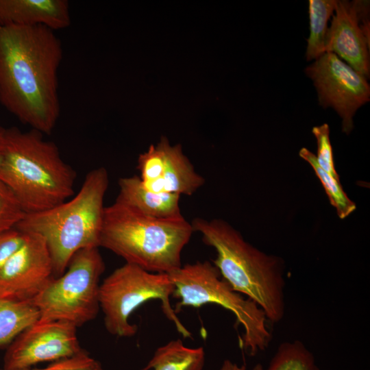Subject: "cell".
Returning <instances> with one entry per match:
<instances>
[{
	"label": "cell",
	"mask_w": 370,
	"mask_h": 370,
	"mask_svg": "<svg viewBox=\"0 0 370 370\" xmlns=\"http://www.w3.org/2000/svg\"><path fill=\"white\" fill-rule=\"evenodd\" d=\"M173 291L169 274L149 272L125 262L100 284L99 307L104 315L106 330L118 337L134 336L138 328L129 320L132 314L144 303L158 299L163 313L177 332L185 338L191 337L171 304Z\"/></svg>",
	"instance_id": "obj_7"
},
{
	"label": "cell",
	"mask_w": 370,
	"mask_h": 370,
	"mask_svg": "<svg viewBox=\"0 0 370 370\" xmlns=\"http://www.w3.org/2000/svg\"><path fill=\"white\" fill-rule=\"evenodd\" d=\"M0 370H5L1 369ZM17 370H103L101 363L82 349L77 354L53 362L41 369L27 368Z\"/></svg>",
	"instance_id": "obj_23"
},
{
	"label": "cell",
	"mask_w": 370,
	"mask_h": 370,
	"mask_svg": "<svg viewBox=\"0 0 370 370\" xmlns=\"http://www.w3.org/2000/svg\"><path fill=\"white\" fill-rule=\"evenodd\" d=\"M204 362L202 347H188L175 339L159 347L142 370H202Z\"/></svg>",
	"instance_id": "obj_16"
},
{
	"label": "cell",
	"mask_w": 370,
	"mask_h": 370,
	"mask_svg": "<svg viewBox=\"0 0 370 370\" xmlns=\"http://www.w3.org/2000/svg\"><path fill=\"white\" fill-rule=\"evenodd\" d=\"M109 185L104 167L89 171L75 196L51 208L25 214L15 229L36 234L45 241L51 254L54 278L66 270L72 256L79 250L99 247Z\"/></svg>",
	"instance_id": "obj_4"
},
{
	"label": "cell",
	"mask_w": 370,
	"mask_h": 370,
	"mask_svg": "<svg viewBox=\"0 0 370 370\" xmlns=\"http://www.w3.org/2000/svg\"><path fill=\"white\" fill-rule=\"evenodd\" d=\"M77 328L64 321L38 319L9 344L2 369L31 368L77 354L83 349L77 336Z\"/></svg>",
	"instance_id": "obj_10"
},
{
	"label": "cell",
	"mask_w": 370,
	"mask_h": 370,
	"mask_svg": "<svg viewBox=\"0 0 370 370\" xmlns=\"http://www.w3.org/2000/svg\"><path fill=\"white\" fill-rule=\"evenodd\" d=\"M317 88L320 106L332 108L342 119V130L353 129V116L370 99L367 78L332 52H326L306 69Z\"/></svg>",
	"instance_id": "obj_9"
},
{
	"label": "cell",
	"mask_w": 370,
	"mask_h": 370,
	"mask_svg": "<svg viewBox=\"0 0 370 370\" xmlns=\"http://www.w3.org/2000/svg\"><path fill=\"white\" fill-rule=\"evenodd\" d=\"M220 370H247L245 365H239L233 362L230 360H225L220 368Z\"/></svg>",
	"instance_id": "obj_25"
},
{
	"label": "cell",
	"mask_w": 370,
	"mask_h": 370,
	"mask_svg": "<svg viewBox=\"0 0 370 370\" xmlns=\"http://www.w3.org/2000/svg\"><path fill=\"white\" fill-rule=\"evenodd\" d=\"M204 182V178L196 172L192 163L183 153L182 146L171 145L166 137L164 162L160 178L147 184L141 182L145 188L153 193L180 196L193 195Z\"/></svg>",
	"instance_id": "obj_14"
},
{
	"label": "cell",
	"mask_w": 370,
	"mask_h": 370,
	"mask_svg": "<svg viewBox=\"0 0 370 370\" xmlns=\"http://www.w3.org/2000/svg\"><path fill=\"white\" fill-rule=\"evenodd\" d=\"M25 214L13 192L0 180V232L14 229Z\"/></svg>",
	"instance_id": "obj_21"
},
{
	"label": "cell",
	"mask_w": 370,
	"mask_h": 370,
	"mask_svg": "<svg viewBox=\"0 0 370 370\" xmlns=\"http://www.w3.org/2000/svg\"><path fill=\"white\" fill-rule=\"evenodd\" d=\"M299 156L308 162L320 180L330 204L336 208L340 219H345L356 210V204L344 192L340 181L336 180L323 171L317 164L316 156L304 147L299 151Z\"/></svg>",
	"instance_id": "obj_20"
},
{
	"label": "cell",
	"mask_w": 370,
	"mask_h": 370,
	"mask_svg": "<svg viewBox=\"0 0 370 370\" xmlns=\"http://www.w3.org/2000/svg\"><path fill=\"white\" fill-rule=\"evenodd\" d=\"M5 128L0 127V162L2 158L3 143Z\"/></svg>",
	"instance_id": "obj_26"
},
{
	"label": "cell",
	"mask_w": 370,
	"mask_h": 370,
	"mask_svg": "<svg viewBox=\"0 0 370 370\" xmlns=\"http://www.w3.org/2000/svg\"><path fill=\"white\" fill-rule=\"evenodd\" d=\"M369 1H337L327 35L325 51L369 77Z\"/></svg>",
	"instance_id": "obj_12"
},
{
	"label": "cell",
	"mask_w": 370,
	"mask_h": 370,
	"mask_svg": "<svg viewBox=\"0 0 370 370\" xmlns=\"http://www.w3.org/2000/svg\"><path fill=\"white\" fill-rule=\"evenodd\" d=\"M31 129L5 128L0 180L13 192L26 214L42 211L73 194L76 173L57 145Z\"/></svg>",
	"instance_id": "obj_3"
},
{
	"label": "cell",
	"mask_w": 370,
	"mask_h": 370,
	"mask_svg": "<svg viewBox=\"0 0 370 370\" xmlns=\"http://www.w3.org/2000/svg\"><path fill=\"white\" fill-rule=\"evenodd\" d=\"M174 285L172 296L179 299L174 309L214 304L232 312L244 333L240 347L251 356L264 351L271 341L264 311L254 301L235 291L209 261L182 265L169 274Z\"/></svg>",
	"instance_id": "obj_6"
},
{
	"label": "cell",
	"mask_w": 370,
	"mask_h": 370,
	"mask_svg": "<svg viewBox=\"0 0 370 370\" xmlns=\"http://www.w3.org/2000/svg\"><path fill=\"white\" fill-rule=\"evenodd\" d=\"M191 224L203 242L214 249L212 264L230 286L256 302L270 322L282 321L286 310L282 259L254 247L222 219L196 217Z\"/></svg>",
	"instance_id": "obj_2"
},
{
	"label": "cell",
	"mask_w": 370,
	"mask_h": 370,
	"mask_svg": "<svg viewBox=\"0 0 370 370\" xmlns=\"http://www.w3.org/2000/svg\"><path fill=\"white\" fill-rule=\"evenodd\" d=\"M312 132L317 140L318 165L336 180L340 181L333 159L332 148L330 140V128L327 123L312 128Z\"/></svg>",
	"instance_id": "obj_22"
},
{
	"label": "cell",
	"mask_w": 370,
	"mask_h": 370,
	"mask_svg": "<svg viewBox=\"0 0 370 370\" xmlns=\"http://www.w3.org/2000/svg\"><path fill=\"white\" fill-rule=\"evenodd\" d=\"M25 234L16 229L0 232V269L10 256L22 245Z\"/></svg>",
	"instance_id": "obj_24"
},
{
	"label": "cell",
	"mask_w": 370,
	"mask_h": 370,
	"mask_svg": "<svg viewBox=\"0 0 370 370\" xmlns=\"http://www.w3.org/2000/svg\"><path fill=\"white\" fill-rule=\"evenodd\" d=\"M62 57L55 31L42 25H0V103L43 134L53 132L60 117Z\"/></svg>",
	"instance_id": "obj_1"
},
{
	"label": "cell",
	"mask_w": 370,
	"mask_h": 370,
	"mask_svg": "<svg viewBox=\"0 0 370 370\" xmlns=\"http://www.w3.org/2000/svg\"><path fill=\"white\" fill-rule=\"evenodd\" d=\"M253 370H320L313 354L299 340L280 343L268 367L260 364Z\"/></svg>",
	"instance_id": "obj_19"
},
{
	"label": "cell",
	"mask_w": 370,
	"mask_h": 370,
	"mask_svg": "<svg viewBox=\"0 0 370 370\" xmlns=\"http://www.w3.org/2000/svg\"><path fill=\"white\" fill-rule=\"evenodd\" d=\"M39 317L31 301L0 299V345L10 344Z\"/></svg>",
	"instance_id": "obj_17"
},
{
	"label": "cell",
	"mask_w": 370,
	"mask_h": 370,
	"mask_svg": "<svg viewBox=\"0 0 370 370\" xmlns=\"http://www.w3.org/2000/svg\"><path fill=\"white\" fill-rule=\"evenodd\" d=\"M70 24L66 0H0V25H42L56 32Z\"/></svg>",
	"instance_id": "obj_13"
},
{
	"label": "cell",
	"mask_w": 370,
	"mask_h": 370,
	"mask_svg": "<svg viewBox=\"0 0 370 370\" xmlns=\"http://www.w3.org/2000/svg\"><path fill=\"white\" fill-rule=\"evenodd\" d=\"M24 234L22 245L0 269V299L31 301L54 277L44 238L36 234Z\"/></svg>",
	"instance_id": "obj_11"
},
{
	"label": "cell",
	"mask_w": 370,
	"mask_h": 370,
	"mask_svg": "<svg viewBox=\"0 0 370 370\" xmlns=\"http://www.w3.org/2000/svg\"><path fill=\"white\" fill-rule=\"evenodd\" d=\"M336 0H310V36L307 40L306 60H317L325 51L328 21L333 15Z\"/></svg>",
	"instance_id": "obj_18"
},
{
	"label": "cell",
	"mask_w": 370,
	"mask_h": 370,
	"mask_svg": "<svg viewBox=\"0 0 370 370\" xmlns=\"http://www.w3.org/2000/svg\"><path fill=\"white\" fill-rule=\"evenodd\" d=\"M119 192L115 201L136 212L156 219H175L182 217L180 195L156 193L142 185L138 175L121 177L118 182Z\"/></svg>",
	"instance_id": "obj_15"
},
{
	"label": "cell",
	"mask_w": 370,
	"mask_h": 370,
	"mask_svg": "<svg viewBox=\"0 0 370 370\" xmlns=\"http://www.w3.org/2000/svg\"><path fill=\"white\" fill-rule=\"evenodd\" d=\"M105 263L99 247L77 251L65 271L52 278L31 301L39 320L60 321L80 327L95 319L100 310V278Z\"/></svg>",
	"instance_id": "obj_8"
},
{
	"label": "cell",
	"mask_w": 370,
	"mask_h": 370,
	"mask_svg": "<svg viewBox=\"0 0 370 370\" xmlns=\"http://www.w3.org/2000/svg\"><path fill=\"white\" fill-rule=\"evenodd\" d=\"M194 232L184 216L156 219L116 201L105 206L99 247L147 271L169 274L182 267L184 247Z\"/></svg>",
	"instance_id": "obj_5"
}]
</instances>
